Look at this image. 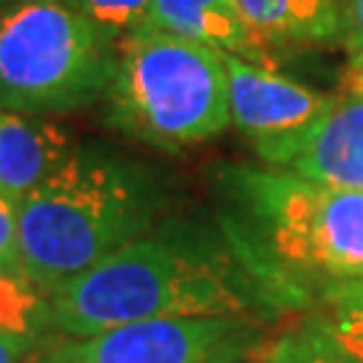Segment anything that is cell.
Returning <instances> with one entry per match:
<instances>
[{
	"label": "cell",
	"instance_id": "obj_3",
	"mask_svg": "<svg viewBox=\"0 0 363 363\" xmlns=\"http://www.w3.org/2000/svg\"><path fill=\"white\" fill-rule=\"evenodd\" d=\"M256 247V277L274 304H298L301 288L363 280V191L280 169H234Z\"/></svg>",
	"mask_w": 363,
	"mask_h": 363
},
{
	"label": "cell",
	"instance_id": "obj_18",
	"mask_svg": "<svg viewBox=\"0 0 363 363\" xmlns=\"http://www.w3.org/2000/svg\"><path fill=\"white\" fill-rule=\"evenodd\" d=\"M342 11V43L350 54L363 52V0H339Z\"/></svg>",
	"mask_w": 363,
	"mask_h": 363
},
{
	"label": "cell",
	"instance_id": "obj_14",
	"mask_svg": "<svg viewBox=\"0 0 363 363\" xmlns=\"http://www.w3.org/2000/svg\"><path fill=\"white\" fill-rule=\"evenodd\" d=\"M65 3L78 13H84L113 40L140 30L154 6V0H65Z\"/></svg>",
	"mask_w": 363,
	"mask_h": 363
},
{
	"label": "cell",
	"instance_id": "obj_20",
	"mask_svg": "<svg viewBox=\"0 0 363 363\" xmlns=\"http://www.w3.org/2000/svg\"><path fill=\"white\" fill-rule=\"evenodd\" d=\"M67 342H70V337L54 331L49 342L40 350L33 352L30 358H25L22 363H67Z\"/></svg>",
	"mask_w": 363,
	"mask_h": 363
},
{
	"label": "cell",
	"instance_id": "obj_5",
	"mask_svg": "<svg viewBox=\"0 0 363 363\" xmlns=\"http://www.w3.org/2000/svg\"><path fill=\"white\" fill-rule=\"evenodd\" d=\"M116 40L65 0H13L0 11V111L65 113L105 97Z\"/></svg>",
	"mask_w": 363,
	"mask_h": 363
},
{
	"label": "cell",
	"instance_id": "obj_4",
	"mask_svg": "<svg viewBox=\"0 0 363 363\" xmlns=\"http://www.w3.org/2000/svg\"><path fill=\"white\" fill-rule=\"evenodd\" d=\"M108 121L164 151L216 138L232 124L223 54L156 30L116 40Z\"/></svg>",
	"mask_w": 363,
	"mask_h": 363
},
{
	"label": "cell",
	"instance_id": "obj_11",
	"mask_svg": "<svg viewBox=\"0 0 363 363\" xmlns=\"http://www.w3.org/2000/svg\"><path fill=\"white\" fill-rule=\"evenodd\" d=\"M245 22L269 46L342 40L339 0H234Z\"/></svg>",
	"mask_w": 363,
	"mask_h": 363
},
{
	"label": "cell",
	"instance_id": "obj_19",
	"mask_svg": "<svg viewBox=\"0 0 363 363\" xmlns=\"http://www.w3.org/2000/svg\"><path fill=\"white\" fill-rule=\"evenodd\" d=\"M320 301H339L363 310V280H350V283H337L320 291Z\"/></svg>",
	"mask_w": 363,
	"mask_h": 363
},
{
	"label": "cell",
	"instance_id": "obj_2",
	"mask_svg": "<svg viewBox=\"0 0 363 363\" xmlns=\"http://www.w3.org/2000/svg\"><path fill=\"white\" fill-rule=\"evenodd\" d=\"M154 205L148 178L138 167L97 148H78L16 205L25 280L49 298L118 247L143 237Z\"/></svg>",
	"mask_w": 363,
	"mask_h": 363
},
{
	"label": "cell",
	"instance_id": "obj_10",
	"mask_svg": "<svg viewBox=\"0 0 363 363\" xmlns=\"http://www.w3.org/2000/svg\"><path fill=\"white\" fill-rule=\"evenodd\" d=\"M140 30L167 33L253 65L274 67L272 46L256 35L234 0H154Z\"/></svg>",
	"mask_w": 363,
	"mask_h": 363
},
{
	"label": "cell",
	"instance_id": "obj_1",
	"mask_svg": "<svg viewBox=\"0 0 363 363\" xmlns=\"http://www.w3.org/2000/svg\"><path fill=\"white\" fill-rule=\"evenodd\" d=\"M274 298L247 267L210 247L138 237L49 296L57 334L84 339L118 325L167 318L259 320Z\"/></svg>",
	"mask_w": 363,
	"mask_h": 363
},
{
	"label": "cell",
	"instance_id": "obj_7",
	"mask_svg": "<svg viewBox=\"0 0 363 363\" xmlns=\"http://www.w3.org/2000/svg\"><path fill=\"white\" fill-rule=\"evenodd\" d=\"M253 148L269 169L363 191V94L342 91L304 130Z\"/></svg>",
	"mask_w": 363,
	"mask_h": 363
},
{
	"label": "cell",
	"instance_id": "obj_12",
	"mask_svg": "<svg viewBox=\"0 0 363 363\" xmlns=\"http://www.w3.org/2000/svg\"><path fill=\"white\" fill-rule=\"evenodd\" d=\"M256 363H358L331 334L323 318H312L272 339Z\"/></svg>",
	"mask_w": 363,
	"mask_h": 363
},
{
	"label": "cell",
	"instance_id": "obj_9",
	"mask_svg": "<svg viewBox=\"0 0 363 363\" xmlns=\"http://www.w3.org/2000/svg\"><path fill=\"white\" fill-rule=\"evenodd\" d=\"M78 148L76 135L54 118L0 111V194L19 205Z\"/></svg>",
	"mask_w": 363,
	"mask_h": 363
},
{
	"label": "cell",
	"instance_id": "obj_8",
	"mask_svg": "<svg viewBox=\"0 0 363 363\" xmlns=\"http://www.w3.org/2000/svg\"><path fill=\"white\" fill-rule=\"evenodd\" d=\"M223 67L229 81V118L253 143L304 130L331 103V97L294 78L234 54H223Z\"/></svg>",
	"mask_w": 363,
	"mask_h": 363
},
{
	"label": "cell",
	"instance_id": "obj_23",
	"mask_svg": "<svg viewBox=\"0 0 363 363\" xmlns=\"http://www.w3.org/2000/svg\"><path fill=\"white\" fill-rule=\"evenodd\" d=\"M242 363H256V361H242Z\"/></svg>",
	"mask_w": 363,
	"mask_h": 363
},
{
	"label": "cell",
	"instance_id": "obj_16",
	"mask_svg": "<svg viewBox=\"0 0 363 363\" xmlns=\"http://www.w3.org/2000/svg\"><path fill=\"white\" fill-rule=\"evenodd\" d=\"M0 274H22L19 264V220L16 205L0 194Z\"/></svg>",
	"mask_w": 363,
	"mask_h": 363
},
{
	"label": "cell",
	"instance_id": "obj_6",
	"mask_svg": "<svg viewBox=\"0 0 363 363\" xmlns=\"http://www.w3.org/2000/svg\"><path fill=\"white\" fill-rule=\"evenodd\" d=\"M261 347L247 318H167L67 342V363H242Z\"/></svg>",
	"mask_w": 363,
	"mask_h": 363
},
{
	"label": "cell",
	"instance_id": "obj_21",
	"mask_svg": "<svg viewBox=\"0 0 363 363\" xmlns=\"http://www.w3.org/2000/svg\"><path fill=\"white\" fill-rule=\"evenodd\" d=\"M342 86H345V91L363 94V52L350 57V62L345 67V76H342Z\"/></svg>",
	"mask_w": 363,
	"mask_h": 363
},
{
	"label": "cell",
	"instance_id": "obj_15",
	"mask_svg": "<svg viewBox=\"0 0 363 363\" xmlns=\"http://www.w3.org/2000/svg\"><path fill=\"white\" fill-rule=\"evenodd\" d=\"M323 320L328 323L337 342L350 352L358 363H363V310L339 304V301H323Z\"/></svg>",
	"mask_w": 363,
	"mask_h": 363
},
{
	"label": "cell",
	"instance_id": "obj_13",
	"mask_svg": "<svg viewBox=\"0 0 363 363\" xmlns=\"http://www.w3.org/2000/svg\"><path fill=\"white\" fill-rule=\"evenodd\" d=\"M49 298L19 274H0V334H49Z\"/></svg>",
	"mask_w": 363,
	"mask_h": 363
},
{
	"label": "cell",
	"instance_id": "obj_22",
	"mask_svg": "<svg viewBox=\"0 0 363 363\" xmlns=\"http://www.w3.org/2000/svg\"><path fill=\"white\" fill-rule=\"evenodd\" d=\"M11 3H13V0H0V11H3V9H9Z\"/></svg>",
	"mask_w": 363,
	"mask_h": 363
},
{
	"label": "cell",
	"instance_id": "obj_17",
	"mask_svg": "<svg viewBox=\"0 0 363 363\" xmlns=\"http://www.w3.org/2000/svg\"><path fill=\"white\" fill-rule=\"evenodd\" d=\"M49 334H0V363H22L25 358H30L35 350H40Z\"/></svg>",
	"mask_w": 363,
	"mask_h": 363
}]
</instances>
